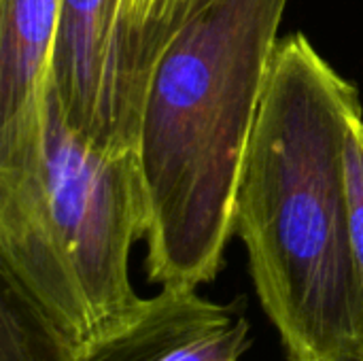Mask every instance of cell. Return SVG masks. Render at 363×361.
I'll use <instances>...</instances> for the list:
<instances>
[{"label": "cell", "instance_id": "obj_5", "mask_svg": "<svg viewBox=\"0 0 363 361\" xmlns=\"http://www.w3.org/2000/svg\"><path fill=\"white\" fill-rule=\"evenodd\" d=\"M123 0H62L49 62L68 123L111 151L134 149L136 113L123 68Z\"/></svg>", "mask_w": 363, "mask_h": 361}, {"label": "cell", "instance_id": "obj_8", "mask_svg": "<svg viewBox=\"0 0 363 361\" xmlns=\"http://www.w3.org/2000/svg\"><path fill=\"white\" fill-rule=\"evenodd\" d=\"M347 185L351 206V240L363 283V115L349 126L347 136Z\"/></svg>", "mask_w": 363, "mask_h": 361}, {"label": "cell", "instance_id": "obj_7", "mask_svg": "<svg viewBox=\"0 0 363 361\" xmlns=\"http://www.w3.org/2000/svg\"><path fill=\"white\" fill-rule=\"evenodd\" d=\"M200 2L202 0H123V68L136 121L149 74L160 53Z\"/></svg>", "mask_w": 363, "mask_h": 361}, {"label": "cell", "instance_id": "obj_4", "mask_svg": "<svg viewBox=\"0 0 363 361\" xmlns=\"http://www.w3.org/2000/svg\"><path fill=\"white\" fill-rule=\"evenodd\" d=\"M251 345L238 304L160 287L104 334L74 345L11 279L0 294V361H240Z\"/></svg>", "mask_w": 363, "mask_h": 361}, {"label": "cell", "instance_id": "obj_9", "mask_svg": "<svg viewBox=\"0 0 363 361\" xmlns=\"http://www.w3.org/2000/svg\"><path fill=\"white\" fill-rule=\"evenodd\" d=\"M357 361H363V357H362V360H357Z\"/></svg>", "mask_w": 363, "mask_h": 361}, {"label": "cell", "instance_id": "obj_3", "mask_svg": "<svg viewBox=\"0 0 363 361\" xmlns=\"http://www.w3.org/2000/svg\"><path fill=\"white\" fill-rule=\"evenodd\" d=\"M145 223L136 151L81 136L47 81L38 113L0 134V272L74 345L87 343L143 300L130 251Z\"/></svg>", "mask_w": 363, "mask_h": 361}, {"label": "cell", "instance_id": "obj_2", "mask_svg": "<svg viewBox=\"0 0 363 361\" xmlns=\"http://www.w3.org/2000/svg\"><path fill=\"white\" fill-rule=\"evenodd\" d=\"M289 0H202L160 53L140 102L136 160L151 283H211Z\"/></svg>", "mask_w": 363, "mask_h": 361}, {"label": "cell", "instance_id": "obj_6", "mask_svg": "<svg viewBox=\"0 0 363 361\" xmlns=\"http://www.w3.org/2000/svg\"><path fill=\"white\" fill-rule=\"evenodd\" d=\"M62 0H0V134L43 104Z\"/></svg>", "mask_w": 363, "mask_h": 361}, {"label": "cell", "instance_id": "obj_1", "mask_svg": "<svg viewBox=\"0 0 363 361\" xmlns=\"http://www.w3.org/2000/svg\"><path fill=\"white\" fill-rule=\"evenodd\" d=\"M359 89L304 34L279 40L234 234L289 361L363 357V283L351 240L347 136Z\"/></svg>", "mask_w": 363, "mask_h": 361}]
</instances>
